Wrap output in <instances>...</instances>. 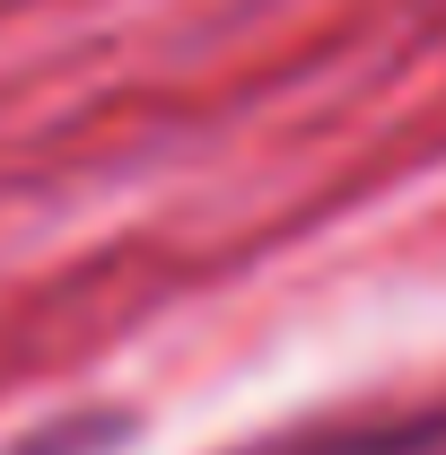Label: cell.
I'll use <instances>...</instances> for the list:
<instances>
[{
	"instance_id": "obj_1",
	"label": "cell",
	"mask_w": 446,
	"mask_h": 455,
	"mask_svg": "<svg viewBox=\"0 0 446 455\" xmlns=\"http://www.w3.org/2000/svg\"><path fill=\"white\" fill-rule=\"evenodd\" d=\"M420 438L402 429H315V438H289V447H263V455H411Z\"/></svg>"
}]
</instances>
